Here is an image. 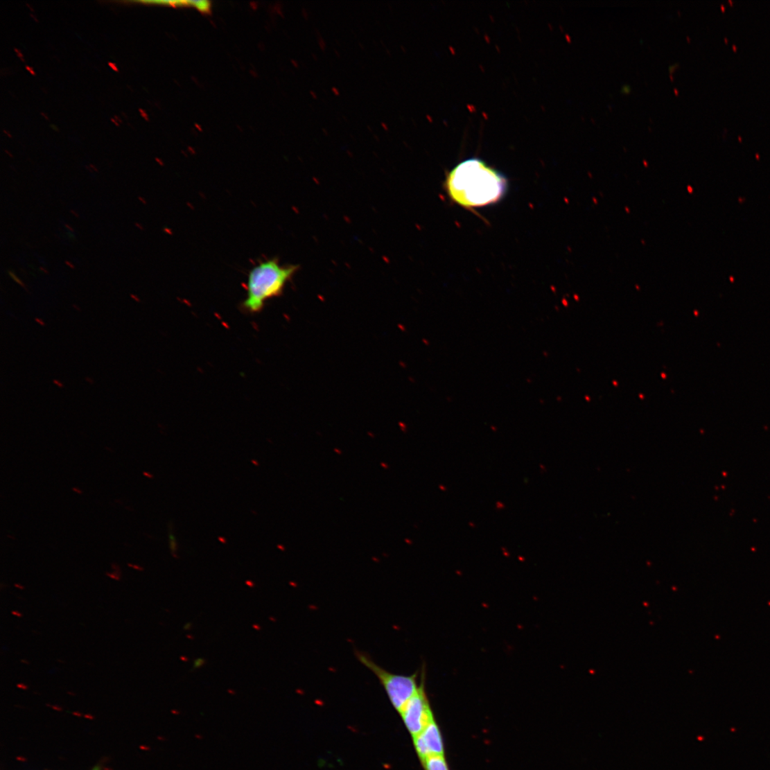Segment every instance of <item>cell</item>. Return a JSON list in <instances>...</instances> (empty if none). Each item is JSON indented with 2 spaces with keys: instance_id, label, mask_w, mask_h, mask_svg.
Listing matches in <instances>:
<instances>
[{
  "instance_id": "cell-1",
  "label": "cell",
  "mask_w": 770,
  "mask_h": 770,
  "mask_svg": "<svg viewBox=\"0 0 770 770\" xmlns=\"http://www.w3.org/2000/svg\"><path fill=\"white\" fill-rule=\"evenodd\" d=\"M507 186V180L502 173L476 158L459 164L446 181V188L452 200L467 208L498 202Z\"/></svg>"
},
{
  "instance_id": "cell-4",
  "label": "cell",
  "mask_w": 770,
  "mask_h": 770,
  "mask_svg": "<svg viewBox=\"0 0 770 770\" xmlns=\"http://www.w3.org/2000/svg\"><path fill=\"white\" fill-rule=\"evenodd\" d=\"M412 737L420 734L435 719L423 683L400 713Z\"/></svg>"
},
{
  "instance_id": "cell-12",
  "label": "cell",
  "mask_w": 770,
  "mask_h": 770,
  "mask_svg": "<svg viewBox=\"0 0 770 770\" xmlns=\"http://www.w3.org/2000/svg\"><path fill=\"white\" fill-rule=\"evenodd\" d=\"M26 69L27 71H28L32 74V76H36V73H35V70L33 67H31L30 66L27 65V66H26Z\"/></svg>"
},
{
  "instance_id": "cell-23",
  "label": "cell",
  "mask_w": 770,
  "mask_h": 770,
  "mask_svg": "<svg viewBox=\"0 0 770 770\" xmlns=\"http://www.w3.org/2000/svg\"><path fill=\"white\" fill-rule=\"evenodd\" d=\"M40 114L44 119H46V120H49V118L47 117V116L44 113L41 112Z\"/></svg>"
},
{
  "instance_id": "cell-18",
  "label": "cell",
  "mask_w": 770,
  "mask_h": 770,
  "mask_svg": "<svg viewBox=\"0 0 770 770\" xmlns=\"http://www.w3.org/2000/svg\"><path fill=\"white\" fill-rule=\"evenodd\" d=\"M15 587H16L17 588H18V589H20V590H24V587L23 586H21V585L19 584H15Z\"/></svg>"
},
{
  "instance_id": "cell-6",
  "label": "cell",
  "mask_w": 770,
  "mask_h": 770,
  "mask_svg": "<svg viewBox=\"0 0 770 770\" xmlns=\"http://www.w3.org/2000/svg\"><path fill=\"white\" fill-rule=\"evenodd\" d=\"M426 770H450L444 756H432L423 763Z\"/></svg>"
},
{
  "instance_id": "cell-28",
  "label": "cell",
  "mask_w": 770,
  "mask_h": 770,
  "mask_svg": "<svg viewBox=\"0 0 770 770\" xmlns=\"http://www.w3.org/2000/svg\"><path fill=\"white\" fill-rule=\"evenodd\" d=\"M93 770H100L98 767H96Z\"/></svg>"
},
{
  "instance_id": "cell-25",
  "label": "cell",
  "mask_w": 770,
  "mask_h": 770,
  "mask_svg": "<svg viewBox=\"0 0 770 770\" xmlns=\"http://www.w3.org/2000/svg\"><path fill=\"white\" fill-rule=\"evenodd\" d=\"M30 16H31V17H33V19H35V21H36L37 22L38 21H37V19L35 18V17H36L35 16H34V15H32V14L30 15Z\"/></svg>"
},
{
  "instance_id": "cell-19",
  "label": "cell",
  "mask_w": 770,
  "mask_h": 770,
  "mask_svg": "<svg viewBox=\"0 0 770 770\" xmlns=\"http://www.w3.org/2000/svg\"><path fill=\"white\" fill-rule=\"evenodd\" d=\"M17 687L23 688V689H27L28 688L27 685H24V684H18Z\"/></svg>"
},
{
  "instance_id": "cell-2",
  "label": "cell",
  "mask_w": 770,
  "mask_h": 770,
  "mask_svg": "<svg viewBox=\"0 0 770 770\" xmlns=\"http://www.w3.org/2000/svg\"><path fill=\"white\" fill-rule=\"evenodd\" d=\"M297 270V265H282L277 259L258 263L248 273L241 309L248 314L262 312L268 301L283 295Z\"/></svg>"
},
{
  "instance_id": "cell-15",
  "label": "cell",
  "mask_w": 770,
  "mask_h": 770,
  "mask_svg": "<svg viewBox=\"0 0 770 770\" xmlns=\"http://www.w3.org/2000/svg\"><path fill=\"white\" fill-rule=\"evenodd\" d=\"M12 614L15 615V616H17L19 618L22 617V614L20 612L17 611H13L12 612Z\"/></svg>"
},
{
  "instance_id": "cell-13",
  "label": "cell",
  "mask_w": 770,
  "mask_h": 770,
  "mask_svg": "<svg viewBox=\"0 0 770 770\" xmlns=\"http://www.w3.org/2000/svg\"><path fill=\"white\" fill-rule=\"evenodd\" d=\"M108 64L114 71H119L117 66L114 63L109 62Z\"/></svg>"
},
{
  "instance_id": "cell-16",
  "label": "cell",
  "mask_w": 770,
  "mask_h": 770,
  "mask_svg": "<svg viewBox=\"0 0 770 770\" xmlns=\"http://www.w3.org/2000/svg\"><path fill=\"white\" fill-rule=\"evenodd\" d=\"M381 125H382V128H383V129H384V130H385V131H388V130H389V128H388V126L387 125V124H386L385 123H384V122L381 123Z\"/></svg>"
},
{
  "instance_id": "cell-20",
  "label": "cell",
  "mask_w": 770,
  "mask_h": 770,
  "mask_svg": "<svg viewBox=\"0 0 770 770\" xmlns=\"http://www.w3.org/2000/svg\"><path fill=\"white\" fill-rule=\"evenodd\" d=\"M139 112H140V113L141 114V116H143V118L146 119V113L144 112V111H143V110H142L141 109H140V110H139Z\"/></svg>"
},
{
  "instance_id": "cell-22",
  "label": "cell",
  "mask_w": 770,
  "mask_h": 770,
  "mask_svg": "<svg viewBox=\"0 0 770 770\" xmlns=\"http://www.w3.org/2000/svg\"><path fill=\"white\" fill-rule=\"evenodd\" d=\"M310 94H312V96H313V98H317V94H316V93H315V91H311Z\"/></svg>"
},
{
  "instance_id": "cell-3",
  "label": "cell",
  "mask_w": 770,
  "mask_h": 770,
  "mask_svg": "<svg viewBox=\"0 0 770 770\" xmlns=\"http://www.w3.org/2000/svg\"><path fill=\"white\" fill-rule=\"evenodd\" d=\"M359 661L378 679L394 708L401 713L417 692V675L404 676L392 674L372 660L366 654L356 651Z\"/></svg>"
},
{
  "instance_id": "cell-27",
  "label": "cell",
  "mask_w": 770,
  "mask_h": 770,
  "mask_svg": "<svg viewBox=\"0 0 770 770\" xmlns=\"http://www.w3.org/2000/svg\"><path fill=\"white\" fill-rule=\"evenodd\" d=\"M27 6L28 7V8H30L31 10V11H33V9L30 7V6L29 4H27Z\"/></svg>"
},
{
  "instance_id": "cell-9",
  "label": "cell",
  "mask_w": 770,
  "mask_h": 770,
  "mask_svg": "<svg viewBox=\"0 0 770 770\" xmlns=\"http://www.w3.org/2000/svg\"><path fill=\"white\" fill-rule=\"evenodd\" d=\"M14 51L15 52V53H16V55H17V58H19V60H21V62H24V56H23L22 53H21V51H19V49L15 47V48H14Z\"/></svg>"
},
{
  "instance_id": "cell-14",
  "label": "cell",
  "mask_w": 770,
  "mask_h": 770,
  "mask_svg": "<svg viewBox=\"0 0 770 770\" xmlns=\"http://www.w3.org/2000/svg\"><path fill=\"white\" fill-rule=\"evenodd\" d=\"M332 91H333V94H334L335 95H336V96H339V95H340V91H339V89H338L337 87H333V88H332Z\"/></svg>"
},
{
  "instance_id": "cell-10",
  "label": "cell",
  "mask_w": 770,
  "mask_h": 770,
  "mask_svg": "<svg viewBox=\"0 0 770 770\" xmlns=\"http://www.w3.org/2000/svg\"><path fill=\"white\" fill-rule=\"evenodd\" d=\"M204 663V660L203 659H202V658L198 659L194 663V667L195 668L200 667L201 666H202V665Z\"/></svg>"
},
{
  "instance_id": "cell-5",
  "label": "cell",
  "mask_w": 770,
  "mask_h": 770,
  "mask_svg": "<svg viewBox=\"0 0 770 770\" xmlns=\"http://www.w3.org/2000/svg\"><path fill=\"white\" fill-rule=\"evenodd\" d=\"M413 741L421 763L432 756H444L441 734L435 719L423 731L414 737Z\"/></svg>"
},
{
  "instance_id": "cell-11",
  "label": "cell",
  "mask_w": 770,
  "mask_h": 770,
  "mask_svg": "<svg viewBox=\"0 0 770 770\" xmlns=\"http://www.w3.org/2000/svg\"><path fill=\"white\" fill-rule=\"evenodd\" d=\"M9 273H10V277H12V278L13 279H15V281L16 282H17L18 283L21 284V285L22 286H24V284H23V283H21V281H19V279L18 278H17V277L15 276V273H14L13 272L9 271Z\"/></svg>"
},
{
  "instance_id": "cell-26",
  "label": "cell",
  "mask_w": 770,
  "mask_h": 770,
  "mask_svg": "<svg viewBox=\"0 0 770 770\" xmlns=\"http://www.w3.org/2000/svg\"><path fill=\"white\" fill-rule=\"evenodd\" d=\"M6 152L7 154H8V155H9V156H10V157H12V155H11V154H10V152H8V151L6 150Z\"/></svg>"
},
{
  "instance_id": "cell-21",
  "label": "cell",
  "mask_w": 770,
  "mask_h": 770,
  "mask_svg": "<svg viewBox=\"0 0 770 770\" xmlns=\"http://www.w3.org/2000/svg\"><path fill=\"white\" fill-rule=\"evenodd\" d=\"M3 132H4V133H5V134H6V135H7V136H8V137H9V138H12V135H11V134H10V133L8 132V131H7V130H4Z\"/></svg>"
},
{
  "instance_id": "cell-24",
  "label": "cell",
  "mask_w": 770,
  "mask_h": 770,
  "mask_svg": "<svg viewBox=\"0 0 770 770\" xmlns=\"http://www.w3.org/2000/svg\"><path fill=\"white\" fill-rule=\"evenodd\" d=\"M21 663H23L24 664H28V665L30 664V663L26 660H21Z\"/></svg>"
},
{
  "instance_id": "cell-8",
  "label": "cell",
  "mask_w": 770,
  "mask_h": 770,
  "mask_svg": "<svg viewBox=\"0 0 770 770\" xmlns=\"http://www.w3.org/2000/svg\"><path fill=\"white\" fill-rule=\"evenodd\" d=\"M318 44L322 51H325L326 48V43L324 38L322 37L320 34L317 35Z\"/></svg>"
},
{
  "instance_id": "cell-7",
  "label": "cell",
  "mask_w": 770,
  "mask_h": 770,
  "mask_svg": "<svg viewBox=\"0 0 770 770\" xmlns=\"http://www.w3.org/2000/svg\"><path fill=\"white\" fill-rule=\"evenodd\" d=\"M176 541H176L175 536H173L172 533L170 534V535H169V543H170V548L171 552H172L173 554H175V552L177 551V543Z\"/></svg>"
},
{
  "instance_id": "cell-17",
  "label": "cell",
  "mask_w": 770,
  "mask_h": 770,
  "mask_svg": "<svg viewBox=\"0 0 770 770\" xmlns=\"http://www.w3.org/2000/svg\"><path fill=\"white\" fill-rule=\"evenodd\" d=\"M111 121H112V122L113 123H114V124H115V125H116V127H119V123H118V122L116 121V119H115V118H112V119H111Z\"/></svg>"
}]
</instances>
